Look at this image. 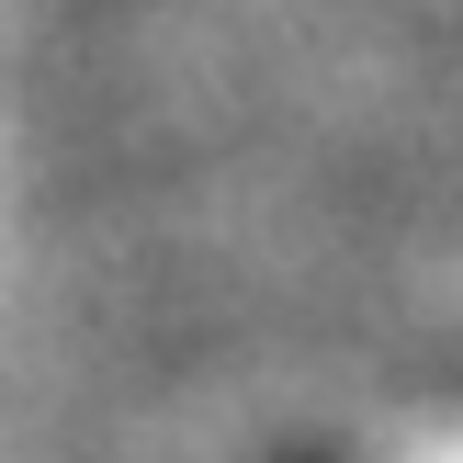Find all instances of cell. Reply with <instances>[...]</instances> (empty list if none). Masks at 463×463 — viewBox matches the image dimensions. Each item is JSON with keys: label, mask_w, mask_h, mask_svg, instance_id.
<instances>
[{"label": "cell", "mask_w": 463, "mask_h": 463, "mask_svg": "<svg viewBox=\"0 0 463 463\" xmlns=\"http://www.w3.org/2000/svg\"><path fill=\"white\" fill-rule=\"evenodd\" d=\"M283 463H339V452H283Z\"/></svg>", "instance_id": "6da1fadb"}]
</instances>
